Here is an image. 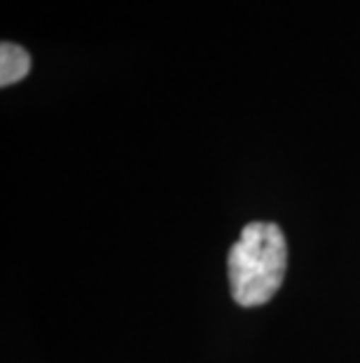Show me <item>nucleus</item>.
Segmentation results:
<instances>
[{
  "mask_svg": "<svg viewBox=\"0 0 360 363\" xmlns=\"http://www.w3.org/2000/svg\"><path fill=\"white\" fill-rule=\"evenodd\" d=\"M288 267V244L277 223H248L229 249L227 272L236 305L257 307L277 296Z\"/></svg>",
  "mask_w": 360,
  "mask_h": 363,
  "instance_id": "nucleus-1",
  "label": "nucleus"
},
{
  "mask_svg": "<svg viewBox=\"0 0 360 363\" xmlns=\"http://www.w3.org/2000/svg\"><path fill=\"white\" fill-rule=\"evenodd\" d=\"M30 73V57L24 48L14 43L0 45V84L10 87V84L24 80Z\"/></svg>",
  "mask_w": 360,
  "mask_h": 363,
  "instance_id": "nucleus-2",
  "label": "nucleus"
}]
</instances>
